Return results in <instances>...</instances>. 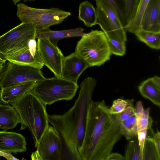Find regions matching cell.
<instances>
[{
  "label": "cell",
  "instance_id": "1",
  "mask_svg": "<svg viewBox=\"0 0 160 160\" xmlns=\"http://www.w3.org/2000/svg\"><path fill=\"white\" fill-rule=\"evenodd\" d=\"M122 135L115 115L104 100H92L88 106L84 133L78 150L81 160H106Z\"/></svg>",
  "mask_w": 160,
  "mask_h": 160
},
{
  "label": "cell",
  "instance_id": "2",
  "mask_svg": "<svg viewBox=\"0 0 160 160\" xmlns=\"http://www.w3.org/2000/svg\"><path fill=\"white\" fill-rule=\"evenodd\" d=\"M20 119V130L27 128L31 133L36 148L49 125L46 105L31 91L17 100L10 103Z\"/></svg>",
  "mask_w": 160,
  "mask_h": 160
},
{
  "label": "cell",
  "instance_id": "3",
  "mask_svg": "<svg viewBox=\"0 0 160 160\" xmlns=\"http://www.w3.org/2000/svg\"><path fill=\"white\" fill-rule=\"evenodd\" d=\"M93 77H88L81 83L78 97L72 107L65 114L73 131L78 150L81 147L85 131L88 109L97 84Z\"/></svg>",
  "mask_w": 160,
  "mask_h": 160
},
{
  "label": "cell",
  "instance_id": "4",
  "mask_svg": "<svg viewBox=\"0 0 160 160\" xmlns=\"http://www.w3.org/2000/svg\"><path fill=\"white\" fill-rule=\"evenodd\" d=\"M75 52L89 67L100 66L109 60L112 55L107 38L102 31L92 30L81 37Z\"/></svg>",
  "mask_w": 160,
  "mask_h": 160
},
{
  "label": "cell",
  "instance_id": "5",
  "mask_svg": "<svg viewBox=\"0 0 160 160\" xmlns=\"http://www.w3.org/2000/svg\"><path fill=\"white\" fill-rule=\"evenodd\" d=\"M79 87L77 83L55 76L36 82L31 91L44 104L72 100Z\"/></svg>",
  "mask_w": 160,
  "mask_h": 160
},
{
  "label": "cell",
  "instance_id": "6",
  "mask_svg": "<svg viewBox=\"0 0 160 160\" xmlns=\"http://www.w3.org/2000/svg\"><path fill=\"white\" fill-rule=\"evenodd\" d=\"M17 16L22 22L32 24L37 31L59 24L71 15L70 12L57 8H38L21 3L17 5Z\"/></svg>",
  "mask_w": 160,
  "mask_h": 160
},
{
  "label": "cell",
  "instance_id": "7",
  "mask_svg": "<svg viewBox=\"0 0 160 160\" xmlns=\"http://www.w3.org/2000/svg\"><path fill=\"white\" fill-rule=\"evenodd\" d=\"M37 31L34 25L22 22L0 36V57L4 59L28 47L36 41Z\"/></svg>",
  "mask_w": 160,
  "mask_h": 160
},
{
  "label": "cell",
  "instance_id": "8",
  "mask_svg": "<svg viewBox=\"0 0 160 160\" xmlns=\"http://www.w3.org/2000/svg\"><path fill=\"white\" fill-rule=\"evenodd\" d=\"M97 24L107 38L126 42L127 37L122 20L117 10L104 0H95Z\"/></svg>",
  "mask_w": 160,
  "mask_h": 160
},
{
  "label": "cell",
  "instance_id": "9",
  "mask_svg": "<svg viewBox=\"0 0 160 160\" xmlns=\"http://www.w3.org/2000/svg\"><path fill=\"white\" fill-rule=\"evenodd\" d=\"M48 118L61 138L63 160H81L73 130L65 114L48 115Z\"/></svg>",
  "mask_w": 160,
  "mask_h": 160
},
{
  "label": "cell",
  "instance_id": "10",
  "mask_svg": "<svg viewBox=\"0 0 160 160\" xmlns=\"http://www.w3.org/2000/svg\"><path fill=\"white\" fill-rule=\"evenodd\" d=\"M36 148L31 155L32 160H63L61 140L52 126L49 125Z\"/></svg>",
  "mask_w": 160,
  "mask_h": 160
},
{
  "label": "cell",
  "instance_id": "11",
  "mask_svg": "<svg viewBox=\"0 0 160 160\" xmlns=\"http://www.w3.org/2000/svg\"><path fill=\"white\" fill-rule=\"evenodd\" d=\"M0 80V88L25 82L39 81L45 78L41 69L11 62Z\"/></svg>",
  "mask_w": 160,
  "mask_h": 160
},
{
  "label": "cell",
  "instance_id": "12",
  "mask_svg": "<svg viewBox=\"0 0 160 160\" xmlns=\"http://www.w3.org/2000/svg\"><path fill=\"white\" fill-rule=\"evenodd\" d=\"M37 49L44 65L55 76L61 77L64 56L58 46L53 44L46 38H38Z\"/></svg>",
  "mask_w": 160,
  "mask_h": 160
},
{
  "label": "cell",
  "instance_id": "13",
  "mask_svg": "<svg viewBox=\"0 0 160 160\" xmlns=\"http://www.w3.org/2000/svg\"><path fill=\"white\" fill-rule=\"evenodd\" d=\"M89 67L87 62L74 52L64 57L61 78L77 83L81 75Z\"/></svg>",
  "mask_w": 160,
  "mask_h": 160
},
{
  "label": "cell",
  "instance_id": "14",
  "mask_svg": "<svg viewBox=\"0 0 160 160\" xmlns=\"http://www.w3.org/2000/svg\"><path fill=\"white\" fill-rule=\"evenodd\" d=\"M4 59L9 62L40 69L44 65L37 50L36 41L32 42L27 48L6 56Z\"/></svg>",
  "mask_w": 160,
  "mask_h": 160
},
{
  "label": "cell",
  "instance_id": "15",
  "mask_svg": "<svg viewBox=\"0 0 160 160\" xmlns=\"http://www.w3.org/2000/svg\"><path fill=\"white\" fill-rule=\"evenodd\" d=\"M140 29L160 32V0H150L141 20Z\"/></svg>",
  "mask_w": 160,
  "mask_h": 160
},
{
  "label": "cell",
  "instance_id": "16",
  "mask_svg": "<svg viewBox=\"0 0 160 160\" xmlns=\"http://www.w3.org/2000/svg\"><path fill=\"white\" fill-rule=\"evenodd\" d=\"M27 143L24 136L14 132L0 131V150L11 153L25 152Z\"/></svg>",
  "mask_w": 160,
  "mask_h": 160
},
{
  "label": "cell",
  "instance_id": "17",
  "mask_svg": "<svg viewBox=\"0 0 160 160\" xmlns=\"http://www.w3.org/2000/svg\"><path fill=\"white\" fill-rule=\"evenodd\" d=\"M82 27L65 30L55 31L49 28L40 31H37V38H45L48 39L53 44L57 46L58 41L63 38L75 37H81L85 33Z\"/></svg>",
  "mask_w": 160,
  "mask_h": 160
},
{
  "label": "cell",
  "instance_id": "18",
  "mask_svg": "<svg viewBox=\"0 0 160 160\" xmlns=\"http://www.w3.org/2000/svg\"><path fill=\"white\" fill-rule=\"evenodd\" d=\"M36 82H25L2 88L0 89V100L8 103L15 101L31 91Z\"/></svg>",
  "mask_w": 160,
  "mask_h": 160
},
{
  "label": "cell",
  "instance_id": "19",
  "mask_svg": "<svg viewBox=\"0 0 160 160\" xmlns=\"http://www.w3.org/2000/svg\"><path fill=\"white\" fill-rule=\"evenodd\" d=\"M21 122L15 109L8 102L0 101V129L6 131L13 129Z\"/></svg>",
  "mask_w": 160,
  "mask_h": 160
},
{
  "label": "cell",
  "instance_id": "20",
  "mask_svg": "<svg viewBox=\"0 0 160 160\" xmlns=\"http://www.w3.org/2000/svg\"><path fill=\"white\" fill-rule=\"evenodd\" d=\"M78 19L82 21L87 27H91L97 24L96 9L93 5L87 1L80 3Z\"/></svg>",
  "mask_w": 160,
  "mask_h": 160
},
{
  "label": "cell",
  "instance_id": "21",
  "mask_svg": "<svg viewBox=\"0 0 160 160\" xmlns=\"http://www.w3.org/2000/svg\"><path fill=\"white\" fill-rule=\"evenodd\" d=\"M141 95L156 106H160V89L152 82L151 78L142 82L138 87Z\"/></svg>",
  "mask_w": 160,
  "mask_h": 160
},
{
  "label": "cell",
  "instance_id": "22",
  "mask_svg": "<svg viewBox=\"0 0 160 160\" xmlns=\"http://www.w3.org/2000/svg\"><path fill=\"white\" fill-rule=\"evenodd\" d=\"M150 110L149 108L144 109L141 101L136 103L135 110L138 131L151 128L153 120L149 115Z\"/></svg>",
  "mask_w": 160,
  "mask_h": 160
},
{
  "label": "cell",
  "instance_id": "23",
  "mask_svg": "<svg viewBox=\"0 0 160 160\" xmlns=\"http://www.w3.org/2000/svg\"><path fill=\"white\" fill-rule=\"evenodd\" d=\"M138 39L150 48L160 49V32H153L140 29L135 33Z\"/></svg>",
  "mask_w": 160,
  "mask_h": 160
},
{
  "label": "cell",
  "instance_id": "24",
  "mask_svg": "<svg viewBox=\"0 0 160 160\" xmlns=\"http://www.w3.org/2000/svg\"><path fill=\"white\" fill-rule=\"evenodd\" d=\"M150 0H138L135 14L131 24L125 28L126 31L135 33L140 29L142 18L148 3Z\"/></svg>",
  "mask_w": 160,
  "mask_h": 160
},
{
  "label": "cell",
  "instance_id": "25",
  "mask_svg": "<svg viewBox=\"0 0 160 160\" xmlns=\"http://www.w3.org/2000/svg\"><path fill=\"white\" fill-rule=\"evenodd\" d=\"M120 131L122 136L128 140L137 136L138 128L135 114L121 122Z\"/></svg>",
  "mask_w": 160,
  "mask_h": 160
},
{
  "label": "cell",
  "instance_id": "26",
  "mask_svg": "<svg viewBox=\"0 0 160 160\" xmlns=\"http://www.w3.org/2000/svg\"><path fill=\"white\" fill-rule=\"evenodd\" d=\"M142 160H160V152L152 137H146L142 154Z\"/></svg>",
  "mask_w": 160,
  "mask_h": 160
},
{
  "label": "cell",
  "instance_id": "27",
  "mask_svg": "<svg viewBox=\"0 0 160 160\" xmlns=\"http://www.w3.org/2000/svg\"><path fill=\"white\" fill-rule=\"evenodd\" d=\"M131 139L126 147L124 160H142V153L138 138Z\"/></svg>",
  "mask_w": 160,
  "mask_h": 160
},
{
  "label": "cell",
  "instance_id": "28",
  "mask_svg": "<svg viewBox=\"0 0 160 160\" xmlns=\"http://www.w3.org/2000/svg\"><path fill=\"white\" fill-rule=\"evenodd\" d=\"M138 0H123V13L125 29L131 23L134 18Z\"/></svg>",
  "mask_w": 160,
  "mask_h": 160
},
{
  "label": "cell",
  "instance_id": "29",
  "mask_svg": "<svg viewBox=\"0 0 160 160\" xmlns=\"http://www.w3.org/2000/svg\"><path fill=\"white\" fill-rule=\"evenodd\" d=\"M107 38L112 54L122 56L125 54V42L112 38Z\"/></svg>",
  "mask_w": 160,
  "mask_h": 160
},
{
  "label": "cell",
  "instance_id": "30",
  "mask_svg": "<svg viewBox=\"0 0 160 160\" xmlns=\"http://www.w3.org/2000/svg\"><path fill=\"white\" fill-rule=\"evenodd\" d=\"M130 101L118 98L113 101L111 107L109 108L110 114H116L123 110L128 105L131 103Z\"/></svg>",
  "mask_w": 160,
  "mask_h": 160
},
{
  "label": "cell",
  "instance_id": "31",
  "mask_svg": "<svg viewBox=\"0 0 160 160\" xmlns=\"http://www.w3.org/2000/svg\"><path fill=\"white\" fill-rule=\"evenodd\" d=\"M135 114V108L132 103L128 105L123 110L115 115L117 121L120 123Z\"/></svg>",
  "mask_w": 160,
  "mask_h": 160
},
{
  "label": "cell",
  "instance_id": "32",
  "mask_svg": "<svg viewBox=\"0 0 160 160\" xmlns=\"http://www.w3.org/2000/svg\"><path fill=\"white\" fill-rule=\"evenodd\" d=\"M148 130L144 129L138 131V139L142 154L144 142L147 137Z\"/></svg>",
  "mask_w": 160,
  "mask_h": 160
},
{
  "label": "cell",
  "instance_id": "33",
  "mask_svg": "<svg viewBox=\"0 0 160 160\" xmlns=\"http://www.w3.org/2000/svg\"><path fill=\"white\" fill-rule=\"evenodd\" d=\"M150 129L151 130V132L152 134V138L156 144L158 150L160 152V132L157 130L156 132L154 133L153 130L151 128Z\"/></svg>",
  "mask_w": 160,
  "mask_h": 160
},
{
  "label": "cell",
  "instance_id": "34",
  "mask_svg": "<svg viewBox=\"0 0 160 160\" xmlns=\"http://www.w3.org/2000/svg\"><path fill=\"white\" fill-rule=\"evenodd\" d=\"M106 160H124V157L118 153H111Z\"/></svg>",
  "mask_w": 160,
  "mask_h": 160
},
{
  "label": "cell",
  "instance_id": "35",
  "mask_svg": "<svg viewBox=\"0 0 160 160\" xmlns=\"http://www.w3.org/2000/svg\"><path fill=\"white\" fill-rule=\"evenodd\" d=\"M0 156L5 158L8 160H19L13 157L11 153L0 150Z\"/></svg>",
  "mask_w": 160,
  "mask_h": 160
},
{
  "label": "cell",
  "instance_id": "36",
  "mask_svg": "<svg viewBox=\"0 0 160 160\" xmlns=\"http://www.w3.org/2000/svg\"><path fill=\"white\" fill-rule=\"evenodd\" d=\"M112 5L118 11L122 21H124V17L122 12L119 10L116 3V0H104Z\"/></svg>",
  "mask_w": 160,
  "mask_h": 160
},
{
  "label": "cell",
  "instance_id": "37",
  "mask_svg": "<svg viewBox=\"0 0 160 160\" xmlns=\"http://www.w3.org/2000/svg\"><path fill=\"white\" fill-rule=\"evenodd\" d=\"M152 83L158 88L160 89V78L157 76H154L151 78Z\"/></svg>",
  "mask_w": 160,
  "mask_h": 160
},
{
  "label": "cell",
  "instance_id": "38",
  "mask_svg": "<svg viewBox=\"0 0 160 160\" xmlns=\"http://www.w3.org/2000/svg\"><path fill=\"white\" fill-rule=\"evenodd\" d=\"M8 66V63H7L6 64L5 63L3 66V67L2 69V70L0 71V79L3 76L4 72H5V70H6Z\"/></svg>",
  "mask_w": 160,
  "mask_h": 160
},
{
  "label": "cell",
  "instance_id": "39",
  "mask_svg": "<svg viewBox=\"0 0 160 160\" xmlns=\"http://www.w3.org/2000/svg\"><path fill=\"white\" fill-rule=\"evenodd\" d=\"M7 60L0 57V66L3 65L5 63Z\"/></svg>",
  "mask_w": 160,
  "mask_h": 160
},
{
  "label": "cell",
  "instance_id": "40",
  "mask_svg": "<svg viewBox=\"0 0 160 160\" xmlns=\"http://www.w3.org/2000/svg\"><path fill=\"white\" fill-rule=\"evenodd\" d=\"M14 4H16L17 2L23 0L24 1H34L35 0H12Z\"/></svg>",
  "mask_w": 160,
  "mask_h": 160
},
{
  "label": "cell",
  "instance_id": "41",
  "mask_svg": "<svg viewBox=\"0 0 160 160\" xmlns=\"http://www.w3.org/2000/svg\"><path fill=\"white\" fill-rule=\"evenodd\" d=\"M4 64L2 66H0V71L2 70V69L3 67V66L4 65Z\"/></svg>",
  "mask_w": 160,
  "mask_h": 160
}]
</instances>
